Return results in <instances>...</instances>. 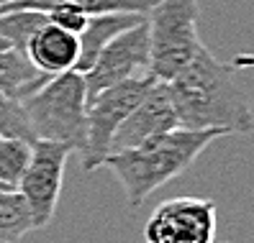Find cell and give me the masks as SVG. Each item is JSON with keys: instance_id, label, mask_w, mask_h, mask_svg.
I'll return each instance as SVG.
<instances>
[{"instance_id": "12", "label": "cell", "mask_w": 254, "mask_h": 243, "mask_svg": "<svg viewBox=\"0 0 254 243\" xmlns=\"http://www.w3.org/2000/svg\"><path fill=\"white\" fill-rule=\"evenodd\" d=\"M52 80L49 74L39 72L28 56L16 51V49H0V93L13 97V100H23L31 93Z\"/></svg>"}, {"instance_id": "5", "label": "cell", "mask_w": 254, "mask_h": 243, "mask_svg": "<svg viewBox=\"0 0 254 243\" xmlns=\"http://www.w3.org/2000/svg\"><path fill=\"white\" fill-rule=\"evenodd\" d=\"M154 82L157 80L152 74H144V77H136V80L118 82L87 100L85 105L87 131H85V146L80 151L85 172H95L98 166H103L106 156L111 154L116 131L131 115V110L144 100V95L152 90Z\"/></svg>"}, {"instance_id": "8", "label": "cell", "mask_w": 254, "mask_h": 243, "mask_svg": "<svg viewBox=\"0 0 254 243\" xmlns=\"http://www.w3.org/2000/svg\"><path fill=\"white\" fill-rule=\"evenodd\" d=\"M149 74V31L146 21L128 28V31L118 34L106 49L95 59V64L87 69L85 77V90L87 100L95 97L98 93L108 90L118 82L136 80Z\"/></svg>"}, {"instance_id": "16", "label": "cell", "mask_w": 254, "mask_h": 243, "mask_svg": "<svg viewBox=\"0 0 254 243\" xmlns=\"http://www.w3.org/2000/svg\"><path fill=\"white\" fill-rule=\"evenodd\" d=\"M31 159V144L21 139H0V187L16 190Z\"/></svg>"}, {"instance_id": "11", "label": "cell", "mask_w": 254, "mask_h": 243, "mask_svg": "<svg viewBox=\"0 0 254 243\" xmlns=\"http://www.w3.org/2000/svg\"><path fill=\"white\" fill-rule=\"evenodd\" d=\"M144 21H146V16H141V13H108V16H90L85 31L77 36L80 39V59H77L74 72L85 74L95 64L98 54L106 49L118 34H124V31H128V28L139 26Z\"/></svg>"}, {"instance_id": "10", "label": "cell", "mask_w": 254, "mask_h": 243, "mask_svg": "<svg viewBox=\"0 0 254 243\" xmlns=\"http://www.w3.org/2000/svg\"><path fill=\"white\" fill-rule=\"evenodd\" d=\"M23 54L28 56V62H31L39 72L49 74V77H57V74L72 72L77 67L80 39L74 34L62 31V28L49 23V18H47V23L28 39Z\"/></svg>"}, {"instance_id": "18", "label": "cell", "mask_w": 254, "mask_h": 243, "mask_svg": "<svg viewBox=\"0 0 254 243\" xmlns=\"http://www.w3.org/2000/svg\"><path fill=\"white\" fill-rule=\"evenodd\" d=\"M47 18H49V23L59 26L62 31L74 34V36H80L85 31L87 21H90V16H87L85 10L74 8V5H57V8L47 10Z\"/></svg>"}, {"instance_id": "3", "label": "cell", "mask_w": 254, "mask_h": 243, "mask_svg": "<svg viewBox=\"0 0 254 243\" xmlns=\"http://www.w3.org/2000/svg\"><path fill=\"white\" fill-rule=\"evenodd\" d=\"M21 105L36 141H54L69 146L72 151H82L87 131V90L80 72L72 69L47 80L36 93L23 97Z\"/></svg>"}, {"instance_id": "9", "label": "cell", "mask_w": 254, "mask_h": 243, "mask_svg": "<svg viewBox=\"0 0 254 243\" xmlns=\"http://www.w3.org/2000/svg\"><path fill=\"white\" fill-rule=\"evenodd\" d=\"M175 128H180V123H177V113H175V105L170 97V90L164 82H154L152 90L144 95V100L131 110V115L116 131L111 154L136 148V146L157 139L162 133H170Z\"/></svg>"}, {"instance_id": "20", "label": "cell", "mask_w": 254, "mask_h": 243, "mask_svg": "<svg viewBox=\"0 0 254 243\" xmlns=\"http://www.w3.org/2000/svg\"><path fill=\"white\" fill-rule=\"evenodd\" d=\"M0 49H10V47H8V44L3 41V39H0Z\"/></svg>"}, {"instance_id": "19", "label": "cell", "mask_w": 254, "mask_h": 243, "mask_svg": "<svg viewBox=\"0 0 254 243\" xmlns=\"http://www.w3.org/2000/svg\"><path fill=\"white\" fill-rule=\"evenodd\" d=\"M18 3H26V0H0V13L13 8V5H18Z\"/></svg>"}, {"instance_id": "2", "label": "cell", "mask_w": 254, "mask_h": 243, "mask_svg": "<svg viewBox=\"0 0 254 243\" xmlns=\"http://www.w3.org/2000/svg\"><path fill=\"white\" fill-rule=\"evenodd\" d=\"M223 136L229 133L216 128H208V131L175 128L136 148L108 154L103 166H108L124 185L128 205L139 207L154 190L167 185L170 179L180 177L208 146L216 139H223Z\"/></svg>"}, {"instance_id": "4", "label": "cell", "mask_w": 254, "mask_h": 243, "mask_svg": "<svg viewBox=\"0 0 254 243\" xmlns=\"http://www.w3.org/2000/svg\"><path fill=\"white\" fill-rule=\"evenodd\" d=\"M149 74L172 82L203 49L198 36V0H159L146 13Z\"/></svg>"}, {"instance_id": "7", "label": "cell", "mask_w": 254, "mask_h": 243, "mask_svg": "<svg viewBox=\"0 0 254 243\" xmlns=\"http://www.w3.org/2000/svg\"><path fill=\"white\" fill-rule=\"evenodd\" d=\"M146 243H213L216 205L205 197H172L144 225Z\"/></svg>"}, {"instance_id": "13", "label": "cell", "mask_w": 254, "mask_h": 243, "mask_svg": "<svg viewBox=\"0 0 254 243\" xmlns=\"http://www.w3.org/2000/svg\"><path fill=\"white\" fill-rule=\"evenodd\" d=\"M159 0H26L8 10H41L47 13L57 5H74L85 10L87 16H108V13H141L146 16ZM3 10V13H8Z\"/></svg>"}, {"instance_id": "6", "label": "cell", "mask_w": 254, "mask_h": 243, "mask_svg": "<svg viewBox=\"0 0 254 243\" xmlns=\"http://www.w3.org/2000/svg\"><path fill=\"white\" fill-rule=\"evenodd\" d=\"M69 154L72 148L64 144H54V141L31 144V159H28V166L16 190L23 194L36 228H47L54 218Z\"/></svg>"}, {"instance_id": "15", "label": "cell", "mask_w": 254, "mask_h": 243, "mask_svg": "<svg viewBox=\"0 0 254 243\" xmlns=\"http://www.w3.org/2000/svg\"><path fill=\"white\" fill-rule=\"evenodd\" d=\"M44 23H47V13H41V10H8V13H0V39H3L10 49L23 54L28 39H31Z\"/></svg>"}, {"instance_id": "14", "label": "cell", "mask_w": 254, "mask_h": 243, "mask_svg": "<svg viewBox=\"0 0 254 243\" xmlns=\"http://www.w3.org/2000/svg\"><path fill=\"white\" fill-rule=\"evenodd\" d=\"M31 231H36V225L23 194L0 187V243H18Z\"/></svg>"}, {"instance_id": "17", "label": "cell", "mask_w": 254, "mask_h": 243, "mask_svg": "<svg viewBox=\"0 0 254 243\" xmlns=\"http://www.w3.org/2000/svg\"><path fill=\"white\" fill-rule=\"evenodd\" d=\"M0 139H21L28 144L36 141L21 100H13L3 93H0Z\"/></svg>"}, {"instance_id": "1", "label": "cell", "mask_w": 254, "mask_h": 243, "mask_svg": "<svg viewBox=\"0 0 254 243\" xmlns=\"http://www.w3.org/2000/svg\"><path fill=\"white\" fill-rule=\"evenodd\" d=\"M167 90L180 128H216L223 133L254 131V115L234 80V67L218 62L205 47L172 82H167Z\"/></svg>"}]
</instances>
